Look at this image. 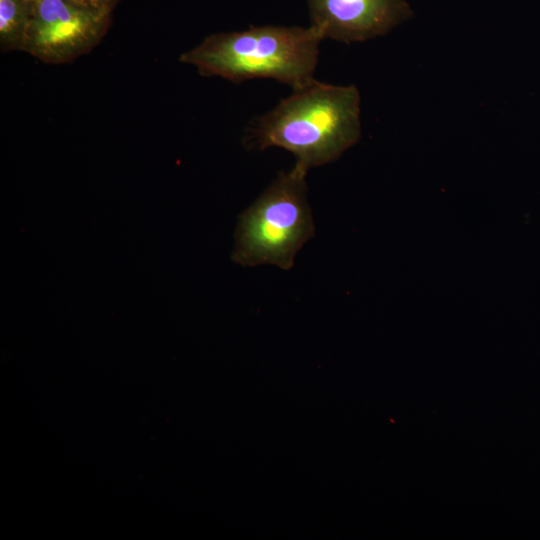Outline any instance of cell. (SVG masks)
Returning <instances> with one entry per match:
<instances>
[{"mask_svg":"<svg viewBox=\"0 0 540 540\" xmlns=\"http://www.w3.org/2000/svg\"><path fill=\"white\" fill-rule=\"evenodd\" d=\"M311 26L324 38L363 42L412 17L405 0H307Z\"/></svg>","mask_w":540,"mask_h":540,"instance_id":"cell-5","label":"cell"},{"mask_svg":"<svg viewBox=\"0 0 540 540\" xmlns=\"http://www.w3.org/2000/svg\"><path fill=\"white\" fill-rule=\"evenodd\" d=\"M111 14L73 0H32L22 51L44 63L71 62L99 44Z\"/></svg>","mask_w":540,"mask_h":540,"instance_id":"cell-4","label":"cell"},{"mask_svg":"<svg viewBox=\"0 0 540 540\" xmlns=\"http://www.w3.org/2000/svg\"><path fill=\"white\" fill-rule=\"evenodd\" d=\"M32 0H0V50L22 51Z\"/></svg>","mask_w":540,"mask_h":540,"instance_id":"cell-6","label":"cell"},{"mask_svg":"<svg viewBox=\"0 0 540 540\" xmlns=\"http://www.w3.org/2000/svg\"><path fill=\"white\" fill-rule=\"evenodd\" d=\"M360 94L353 86L314 80L255 119L250 141L258 149L280 147L308 170L337 159L360 138Z\"/></svg>","mask_w":540,"mask_h":540,"instance_id":"cell-1","label":"cell"},{"mask_svg":"<svg viewBox=\"0 0 540 540\" xmlns=\"http://www.w3.org/2000/svg\"><path fill=\"white\" fill-rule=\"evenodd\" d=\"M307 171L295 165L281 173L239 218L232 259L243 266L272 264L289 270L314 235L307 202Z\"/></svg>","mask_w":540,"mask_h":540,"instance_id":"cell-3","label":"cell"},{"mask_svg":"<svg viewBox=\"0 0 540 540\" xmlns=\"http://www.w3.org/2000/svg\"><path fill=\"white\" fill-rule=\"evenodd\" d=\"M322 40L313 26H253L212 34L183 53L180 61L195 66L203 76H219L234 83L272 78L295 91L315 80Z\"/></svg>","mask_w":540,"mask_h":540,"instance_id":"cell-2","label":"cell"},{"mask_svg":"<svg viewBox=\"0 0 540 540\" xmlns=\"http://www.w3.org/2000/svg\"><path fill=\"white\" fill-rule=\"evenodd\" d=\"M82 5L112 13L119 0H73Z\"/></svg>","mask_w":540,"mask_h":540,"instance_id":"cell-7","label":"cell"}]
</instances>
